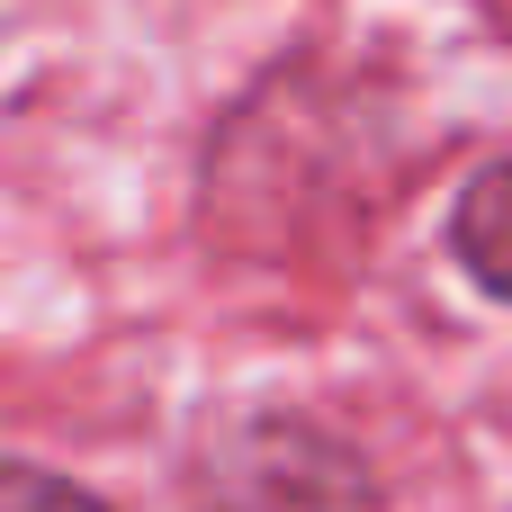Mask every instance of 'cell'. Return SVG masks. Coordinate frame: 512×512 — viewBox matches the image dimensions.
<instances>
[{
    "mask_svg": "<svg viewBox=\"0 0 512 512\" xmlns=\"http://www.w3.org/2000/svg\"><path fill=\"white\" fill-rule=\"evenodd\" d=\"M207 512H378V495L333 432L261 414L207 450Z\"/></svg>",
    "mask_w": 512,
    "mask_h": 512,
    "instance_id": "obj_1",
    "label": "cell"
},
{
    "mask_svg": "<svg viewBox=\"0 0 512 512\" xmlns=\"http://www.w3.org/2000/svg\"><path fill=\"white\" fill-rule=\"evenodd\" d=\"M450 243H459V261H468L495 297H512V162H495V171L468 180V198H459V216H450Z\"/></svg>",
    "mask_w": 512,
    "mask_h": 512,
    "instance_id": "obj_2",
    "label": "cell"
},
{
    "mask_svg": "<svg viewBox=\"0 0 512 512\" xmlns=\"http://www.w3.org/2000/svg\"><path fill=\"white\" fill-rule=\"evenodd\" d=\"M0 512H108V504H90L81 486L45 477V468H18V477H9V495H0Z\"/></svg>",
    "mask_w": 512,
    "mask_h": 512,
    "instance_id": "obj_3",
    "label": "cell"
}]
</instances>
